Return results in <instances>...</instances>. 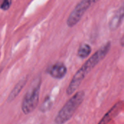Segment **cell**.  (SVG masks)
I'll return each instance as SVG.
<instances>
[{
    "label": "cell",
    "mask_w": 124,
    "mask_h": 124,
    "mask_svg": "<svg viewBox=\"0 0 124 124\" xmlns=\"http://www.w3.org/2000/svg\"><path fill=\"white\" fill-rule=\"evenodd\" d=\"M111 43L107 42L104 46H102L99 50H97L85 63L84 65L77 71V73L73 76L72 81H70L67 89V94L71 96L73 94L77 89L79 88L82 81L87 76V74L107 55L110 49Z\"/></svg>",
    "instance_id": "6da1fadb"
},
{
    "label": "cell",
    "mask_w": 124,
    "mask_h": 124,
    "mask_svg": "<svg viewBox=\"0 0 124 124\" xmlns=\"http://www.w3.org/2000/svg\"><path fill=\"white\" fill-rule=\"evenodd\" d=\"M85 97V92L83 91H79L75 93V94L64 104L62 108L58 111L56 115L54 122L56 124H64L68 122L79 106L82 104Z\"/></svg>",
    "instance_id": "7a4b0ae2"
},
{
    "label": "cell",
    "mask_w": 124,
    "mask_h": 124,
    "mask_svg": "<svg viewBox=\"0 0 124 124\" xmlns=\"http://www.w3.org/2000/svg\"><path fill=\"white\" fill-rule=\"evenodd\" d=\"M40 87L41 79L40 78H37L34 81L23 99L21 109L24 114H30L37 107L39 100Z\"/></svg>",
    "instance_id": "3957f363"
},
{
    "label": "cell",
    "mask_w": 124,
    "mask_h": 124,
    "mask_svg": "<svg viewBox=\"0 0 124 124\" xmlns=\"http://www.w3.org/2000/svg\"><path fill=\"white\" fill-rule=\"evenodd\" d=\"M98 0H81L68 17L67 24L69 27L75 26L82 18L88 9Z\"/></svg>",
    "instance_id": "277c9868"
},
{
    "label": "cell",
    "mask_w": 124,
    "mask_h": 124,
    "mask_svg": "<svg viewBox=\"0 0 124 124\" xmlns=\"http://www.w3.org/2000/svg\"><path fill=\"white\" fill-rule=\"evenodd\" d=\"M67 68L62 62H56L48 69V73L54 78L61 79L67 74Z\"/></svg>",
    "instance_id": "5b68a950"
},
{
    "label": "cell",
    "mask_w": 124,
    "mask_h": 124,
    "mask_svg": "<svg viewBox=\"0 0 124 124\" xmlns=\"http://www.w3.org/2000/svg\"><path fill=\"white\" fill-rule=\"evenodd\" d=\"M124 19V2L121 4V6L119 7V9L116 11L115 15L113 16L111 18L110 23H109V27L111 30L114 31L116 30L120 25L121 24L123 20Z\"/></svg>",
    "instance_id": "8992f818"
},
{
    "label": "cell",
    "mask_w": 124,
    "mask_h": 124,
    "mask_svg": "<svg viewBox=\"0 0 124 124\" xmlns=\"http://www.w3.org/2000/svg\"><path fill=\"white\" fill-rule=\"evenodd\" d=\"M26 81H27L26 78H22L21 80H20L17 83V84L14 86V88L10 92V94L8 96V98H7V102H10L13 101L18 97V95L22 91L23 88L25 86V85L26 84Z\"/></svg>",
    "instance_id": "52a82bcc"
},
{
    "label": "cell",
    "mask_w": 124,
    "mask_h": 124,
    "mask_svg": "<svg viewBox=\"0 0 124 124\" xmlns=\"http://www.w3.org/2000/svg\"><path fill=\"white\" fill-rule=\"evenodd\" d=\"M91 52V47L88 44H83L78 49L77 55L80 58H86Z\"/></svg>",
    "instance_id": "ba28073f"
},
{
    "label": "cell",
    "mask_w": 124,
    "mask_h": 124,
    "mask_svg": "<svg viewBox=\"0 0 124 124\" xmlns=\"http://www.w3.org/2000/svg\"><path fill=\"white\" fill-rule=\"evenodd\" d=\"M118 109H119V107H118V105H115V106H114L104 117H103V118L101 120V121L98 124H107L110 120H111V118H112V117L113 116H115V113H118Z\"/></svg>",
    "instance_id": "9c48e42d"
},
{
    "label": "cell",
    "mask_w": 124,
    "mask_h": 124,
    "mask_svg": "<svg viewBox=\"0 0 124 124\" xmlns=\"http://www.w3.org/2000/svg\"><path fill=\"white\" fill-rule=\"evenodd\" d=\"M52 106H53V100L49 96H47L44 100V101L42 102V105H40L39 111H41L43 113H46L51 109Z\"/></svg>",
    "instance_id": "30bf717a"
},
{
    "label": "cell",
    "mask_w": 124,
    "mask_h": 124,
    "mask_svg": "<svg viewBox=\"0 0 124 124\" xmlns=\"http://www.w3.org/2000/svg\"><path fill=\"white\" fill-rule=\"evenodd\" d=\"M12 0H3L0 4V9L4 11L9 9L12 4Z\"/></svg>",
    "instance_id": "8fae6325"
},
{
    "label": "cell",
    "mask_w": 124,
    "mask_h": 124,
    "mask_svg": "<svg viewBox=\"0 0 124 124\" xmlns=\"http://www.w3.org/2000/svg\"><path fill=\"white\" fill-rule=\"evenodd\" d=\"M2 1H3V0H0V4H1V3L2 2Z\"/></svg>",
    "instance_id": "7c38bea8"
}]
</instances>
